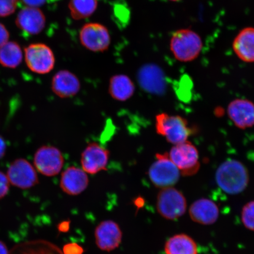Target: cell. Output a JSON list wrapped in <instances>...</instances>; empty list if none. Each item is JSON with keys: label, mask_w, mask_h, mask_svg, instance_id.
Here are the masks:
<instances>
[{"label": "cell", "mask_w": 254, "mask_h": 254, "mask_svg": "<svg viewBox=\"0 0 254 254\" xmlns=\"http://www.w3.org/2000/svg\"><path fill=\"white\" fill-rule=\"evenodd\" d=\"M249 174L245 166L237 160L225 161L216 172V181L224 192L234 195L242 192L249 183Z\"/></svg>", "instance_id": "cell-1"}, {"label": "cell", "mask_w": 254, "mask_h": 254, "mask_svg": "<svg viewBox=\"0 0 254 254\" xmlns=\"http://www.w3.org/2000/svg\"><path fill=\"white\" fill-rule=\"evenodd\" d=\"M202 49L201 37L190 29L177 30L170 40V50L175 58L181 62H190L199 56Z\"/></svg>", "instance_id": "cell-2"}, {"label": "cell", "mask_w": 254, "mask_h": 254, "mask_svg": "<svg viewBox=\"0 0 254 254\" xmlns=\"http://www.w3.org/2000/svg\"><path fill=\"white\" fill-rule=\"evenodd\" d=\"M155 129L159 135L166 137L168 142L174 145L188 140L192 133V130L190 128L185 119L166 113L156 116Z\"/></svg>", "instance_id": "cell-3"}, {"label": "cell", "mask_w": 254, "mask_h": 254, "mask_svg": "<svg viewBox=\"0 0 254 254\" xmlns=\"http://www.w3.org/2000/svg\"><path fill=\"white\" fill-rule=\"evenodd\" d=\"M157 209L158 213L167 220H177L186 213V199L173 187L162 189L157 196Z\"/></svg>", "instance_id": "cell-4"}, {"label": "cell", "mask_w": 254, "mask_h": 254, "mask_svg": "<svg viewBox=\"0 0 254 254\" xmlns=\"http://www.w3.org/2000/svg\"><path fill=\"white\" fill-rule=\"evenodd\" d=\"M168 154L183 176H192L198 172L200 167L198 151L189 141L175 145Z\"/></svg>", "instance_id": "cell-5"}, {"label": "cell", "mask_w": 254, "mask_h": 254, "mask_svg": "<svg viewBox=\"0 0 254 254\" xmlns=\"http://www.w3.org/2000/svg\"><path fill=\"white\" fill-rule=\"evenodd\" d=\"M156 158L157 160L148 170L151 183L161 189L173 187L179 181L180 170L170 160L168 154H157Z\"/></svg>", "instance_id": "cell-6"}, {"label": "cell", "mask_w": 254, "mask_h": 254, "mask_svg": "<svg viewBox=\"0 0 254 254\" xmlns=\"http://www.w3.org/2000/svg\"><path fill=\"white\" fill-rule=\"evenodd\" d=\"M25 60L31 71L46 74L55 66L56 59L53 50L43 43L30 44L25 48Z\"/></svg>", "instance_id": "cell-7"}, {"label": "cell", "mask_w": 254, "mask_h": 254, "mask_svg": "<svg viewBox=\"0 0 254 254\" xmlns=\"http://www.w3.org/2000/svg\"><path fill=\"white\" fill-rule=\"evenodd\" d=\"M79 38L85 49L94 53L105 52L111 44L109 30L104 25L98 23L84 25L79 31Z\"/></svg>", "instance_id": "cell-8"}, {"label": "cell", "mask_w": 254, "mask_h": 254, "mask_svg": "<svg viewBox=\"0 0 254 254\" xmlns=\"http://www.w3.org/2000/svg\"><path fill=\"white\" fill-rule=\"evenodd\" d=\"M34 164L40 173L47 177H53L61 172L64 165V158L58 148L44 145L35 153Z\"/></svg>", "instance_id": "cell-9"}, {"label": "cell", "mask_w": 254, "mask_h": 254, "mask_svg": "<svg viewBox=\"0 0 254 254\" xmlns=\"http://www.w3.org/2000/svg\"><path fill=\"white\" fill-rule=\"evenodd\" d=\"M7 176L9 183L21 189H29L39 183L36 169L23 158L12 162L8 168Z\"/></svg>", "instance_id": "cell-10"}, {"label": "cell", "mask_w": 254, "mask_h": 254, "mask_svg": "<svg viewBox=\"0 0 254 254\" xmlns=\"http://www.w3.org/2000/svg\"><path fill=\"white\" fill-rule=\"evenodd\" d=\"M110 152L98 143L91 142L82 152L80 163L85 173L94 175L106 170L109 164Z\"/></svg>", "instance_id": "cell-11"}, {"label": "cell", "mask_w": 254, "mask_h": 254, "mask_svg": "<svg viewBox=\"0 0 254 254\" xmlns=\"http://www.w3.org/2000/svg\"><path fill=\"white\" fill-rule=\"evenodd\" d=\"M122 237L119 225L113 221L101 222L95 228V243L104 252H109L117 249L122 243Z\"/></svg>", "instance_id": "cell-12"}, {"label": "cell", "mask_w": 254, "mask_h": 254, "mask_svg": "<svg viewBox=\"0 0 254 254\" xmlns=\"http://www.w3.org/2000/svg\"><path fill=\"white\" fill-rule=\"evenodd\" d=\"M138 81L140 87L147 93L160 95L166 90L164 73L157 65L147 64L143 66L138 71Z\"/></svg>", "instance_id": "cell-13"}, {"label": "cell", "mask_w": 254, "mask_h": 254, "mask_svg": "<svg viewBox=\"0 0 254 254\" xmlns=\"http://www.w3.org/2000/svg\"><path fill=\"white\" fill-rule=\"evenodd\" d=\"M87 174L82 168L74 166L69 167L62 174L60 187L66 194H80L86 190L88 186Z\"/></svg>", "instance_id": "cell-14"}, {"label": "cell", "mask_w": 254, "mask_h": 254, "mask_svg": "<svg viewBox=\"0 0 254 254\" xmlns=\"http://www.w3.org/2000/svg\"><path fill=\"white\" fill-rule=\"evenodd\" d=\"M15 24L24 33L33 36L40 34L44 30L46 19L39 8L26 7L18 12Z\"/></svg>", "instance_id": "cell-15"}, {"label": "cell", "mask_w": 254, "mask_h": 254, "mask_svg": "<svg viewBox=\"0 0 254 254\" xmlns=\"http://www.w3.org/2000/svg\"><path fill=\"white\" fill-rule=\"evenodd\" d=\"M52 89L57 96L62 98L74 97L81 89V83L77 76L74 73L63 69L54 75Z\"/></svg>", "instance_id": "cell-16"}, {"label": "cell", "mask_w": 254, "mask_h": 254, "mask_svg": "<svg viewBox=\"0 0 254 254\" xmlns=\"http://www.w3.org/2000/svg\"><path fill=\"white\" fill-rule=\"evenodd\" d=\"M228 114L238 128L246 129L254 126V104L246 99L234 100L228 105Z\"/></svg>", "instance_id": "cell-17"}, {"label": "cell", "mask_w": 254, "mask_h": 254, "mask_svg": "<svg viewBox=\"0 0 254 254\" xmlns=\"http://www.w3.org/2000/svg\"><path fill=\"white\" fill-rule=\"evenodd\" d=\"M189 213L193 221L202 225H211L218 220L219 209L211 200L201 198L190 206Z\"/></svg>", "instance_id": "cell-18"}, {"label": "cell", "mask_w": 254, "mask_h": 254, "mask_svg": "<svg viewBox=\"0 0 254 254\" xmlns=\"http://www.w3.org/2000/svg\"><path fill=\"white\" fill-rule=\"evenodd\" d=\"M233 50L242 61L254 62V28H244L234 40Z\"/></svg>", "instance_id": "cell-19"}, {"label": "cell", "mask_w": 254, "mask_h": 254, "mask_svg": "<svg viewBox=\"0 0 254 254\" xmlns=\"http://www.w3.org/2000/svg\"><path fill=\"white\" fill-rule=\"evenodd\" d=\"M135 86L128 75L117 74L110 79L109 93L114 100L126 101L134 94Z\"/></svg>", "instance_id": "cell-20"}, {"label": "cell", "mask_w": 254, "mask_h": 254, "mask_svg": "<svg viewBox=\"0 0 254 254\" xmlns=\"http://www.w3.org/2000/svg\"><path fill=\"white\" fill-rule=\"evenodd\" d=\"M165 252L166 254H198L195 241L184 234L171 237L165 245Z\"/></svg>", "instance_id": "cell-21"}, {"label": "cell", "mask_w": 254, "mask_h": 254, "mask_svg": "<svg viewBox=\"0 0 254 254\" xmlns=\"http://www.w3.org/2000/svg\"><path fill=\"white\" fill-rule=\"evenodd\" d=\"M23 60V52L20 45L9 41L0 46V64L5 67L14 68L20 64Z\"/></svg>", "instance_id": "cell-22"}, {"label": "cell", "mask_w": 254, "mask_h": 254, "mask_svg": "<svg viewBox=\"0 0 254 254\" xmlns=\"http://www.w3.org/2000/svg\"><path fill=\"white\" fill-rule=\"evenodd\" d=\"M98 0H69L68 8L71 17L76 20L91 17L98 7Z\"/></svg>", "instance_id": "cell-23"}, {"label": "cell", "mask_w": 254, "mask_h": 254, "mask_svg": "<svg viewBox=\"0 0 254 254\" xmlns=\"http://www.w3.org/2000/svg\"><path fill=\"white\" fill-rule=\"evenodd\" d=\"M9 254H59L58 250L53 249L52 246L38 242L20 246L18 249L12 251Z\"/></svg>", "instance_id": "cell-24"}, {"label": "cell", "mask_w": 254, "mask_h": 254, "mask_svg": "<svg viewBox=\"0 0 254 254\" xmlns=\"http://www.w3.org/2000/svg\"><path fill=\"white\" fill-rule=\"evenodd\" d=\"M241 218L244 226L254 231V201L249 202L244 206Z\"/></svg>", "instance_id": "cell-25"}, {"label": "cell", "mask_w": 254, "mask_h": 254, "mask_svg": "<svg viewBox=\"0 0 254 254\" xmlns=\"http://www.w3.org/2000/svg\"><path fill=\"white\" fill-rule=\"evenodd\" d=\"M18 0H0V17L13 14L17 8Z\"/></svg>", "instance_id": "cell-26"}, {"label": "cell", "mask_w": 254, "mask_h": 254, "mask_svg": "<svg viewBox=\"0 0 254 254\" xmlns=\"http://www.w3.org/2000/svg\"><path fill=\"white\" fill-rule=\"evenodd\" d=\"M9 189V182L4 173L0 171V199L7 195Z\"/></svg>", "instance_id": "cell-27"}, {"label": "cell", "mask_w": 254, "mask_h": 254, "mask_svg": "<svg viewBox=\"0 0 254 254\" xmlns=\"http://www.w3.org/2000/svg\"><path fill=\"white\" fill-rule=\"evenodd\" d=\"M83 249L76 244H66L63 249L64 254H82Z\"/></svg>", "instance_id": "cell-28"}, {"label": "cell", "mask_w": 254, "mask_h": 254, "mask_svg": "<svg viewBox=\"0 0 254 254\" xmlns=\"http://www.w3.org/2000/svg\"><path fill=\"white\" fill-rule=\"evenodd\" d=\"M9 35L7 28L4 25L0 23V46L8 42Z\"/></svg>", "instance_id": "cell-29"}, {"label": "cell", "mask_w": 254, "mask_h": 254, "mask_svg": "<svg viewBox=\"0 0 254 254\" xmlns=\"http://www.w3.org/2000/svg\"><path fill=\"white\" fill-rule=\"evenodd\" d=\"M27 7L39 8L43 5L47 0H21Z\"/></svg>", "instance_id": "cell-30"}, {"label": "cell", "mask_w": 254, "mask_h": 254, "mask_svg": "<svg viewBox=\"0 0 254 254\" xmlns=\"http://www.w3.org/2000/svg\"><path fill=\"white\" fill-rule=\"evenodd\" d=\"M6 151V144L4 139L0 136V159L4 156Z\"/></svg>", "instance_id": "cell-31"}, {"label": "cell", "mask_w": 254, "mask_h": 254, "mask_svg": "<svg viewBox=\"0 0 254 254\" xmlns=\"http://www.w3.org/2000/svg\"><path fill=\"white\" fill-rule=\"evenodd\" d=\"M9 251L5 244L0 241V254H9Z\"/></svg>", "instance_id": "cell-32"}, {"label": "cell", "mask_w": 254, "mask_h": 254, "mask_svg": "<svg viewBox=\"0 0 254 254\" xmlns=\"http://www.w3.org/2000/svg\"><path fill=\"white\" fill-rule=\"evenodd\" d=\"M170 1H180V0H170Z\"/></svg>", "instance_id": "cell-33"}]
</instances>
